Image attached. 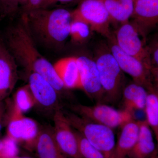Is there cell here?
I'll use <instances>...</instances> for the list:
<instances>
[{
    "mask_svg": "<svg viewBox=\"0 0 158 158\" xmlns=\"http://www.w3.org/2000/svg\"><path fill=\"white\" fill-rule=\"evenodd\" d=\"M2 39L16 63L27 73H36L46 80L60 93L65 89L53 65L40 53L25 19L20 15L17 23L9 26Z\"/></svg>",
    "mask_w": 158,
    "mask_h": 158,
    "instance_id": "obj_1",
    "label": "cell"
},
{
    "mask_svg": "<svg viewBox=\"0 0 158 158\" xmlns=\"http://www.w3.org/2000/svg\"><path fill=\"white\" fill-rule=\"evenodd\" d=\"M34 40L50 48L61 47L69 37L71 13L67 9L38 8L22 15Z\"/></svg>",
    "mask_w": 158,
    "mask_h": 158,
    "instance_id": "obj_2",
    "label": "cell"
},
{
    "mask_svg": "<svg viewBox=\"0 0 158 158\" xmlns=\"http://www.w3.org/2000/svg\"><path fill=\"white\" fill-rule=\"evenodd\" d=\"M71 126L106 158H110L115 147V137L113 129L79 116L75 113H64Z\"/></svg>",
    "mask_w": 158,
    "mask_h": 158,
    "instance_id": "obj_3",
    "label": "cell"
},
{
    "mask_svg": "<svg viewBox=\"0 0 158 158\" xmlns=\"http://www.w3.org/2000/svg\"><path fill=\"white\" fill-rule=\"evenodd\" d=\"M95 62L106 98L110 101L117 100L120 97L124 88L123 72L110 49L103 48L99 51Z\"/></svg>",
    "mask_w": 158,
    "mask_h": 158,
    "instance_id": "obj_4",
    "label": "cell"
},
{
    "mask_svg": "<svg viewBox=\"0 0 158 158\" xmlns=\"http://www.w3.org/2000/svg\"><path fill=\"white\" fill-rule=\"evenodd\" d=\"M72 20L88 24L91 31L110 38V14L102 0H81L76 9L71 12Z\"/></svg>",
    "mask_w": 158,
    "mask_h": 158,
    "instance_id": "obj_5",
    "label": "cell"
},
{
    "mask_svg": "<svg viewBox=\"0 0 158 158\" xmlns=\"http://www.w3.org/2000/svg\"><path fill=\"white\" fill-rule=\"evenodd\" d=\"M72 110L79 116L113 129L134 120L133 113L127 110H117L105 104L93 106L73 105Z\"/></svg>",
    "mask_w": 158,
    "mask_h": 158,
    "instance_id": "obj_6",
    "label": "cell"
},
{
    "mask_svg": "<svg viewBox=\"0 0 158 158\" xmlns=\"http://www.w3.org/2000/svg\"><path fill=\"white\" fill-rule=\"evenodd\" d=\"M143 33L135 24L128 22L122 24L114 37L117 45L123 52L141 61L152 72L148 47L144 45Z\"/></svg>",
    "mask_w": 158,
    "mask_h": 158,
    "instance_id": "obj_7",
    "label": "cell"
},
{
    "mask_svg": "<svg viewBox=\"0 0 158 158\" xmlns=\"http://www.w3.org/2000/svg\"><path fill=\"white\" fill-rule=\"evenodd\" d=\"M6 136L17 143L23 144L29 150H34L40 128L34 119L26 117L17 110L10 111L6 116Z\"/></svg>",
    "mask_w": 158,
    "mask_h": 158,
    "instance_id": "obj_8",
    "label": "cell"
},
{
    "mask_svg": "<svg viewBox=\"0 0 158 158\" xmlns=\"http://www.w3.org/2000/svg\"><path fill=\"white\" fill-rule=\"evenodd\" d=\"M109 39L110 52L122 71L129 75L134 83L150 91L154 90L152 83L151 69L138 59L123 52L116 44L115 37L111 36Z\"/></svg>",
    "mask_w": 158,
    "mask_h": 158,
    "instance_id": "obj_9",
    "label": "cell"
},
{
    "mask_svg": "<svg viewBox=\"0 0 158 158\" xmlns=\"http://www.w3.org/2000/svg\"><path fill=\"white\" fill-rule=\"evenodd\" d=\"M53 120L54 138L62 152L68 158H82L74 130L61 109L54 113Z\"/></svg>",
    "mask_w": 158,
    "mask_h": 158,
    "instance_id": "obj_10",
    "label": "cell"
},
{
    "mask_svg": "<svg viewBox=\"0 0 158 158\" xmlns=\"http://www.w3.org/2000/svg\"><path fill=\"white\" fill-rule=\"evenodd\" d=\"M27 85L34 96L35 106L42 110L54 111V113L61 109L59 93L41 76L36 73H29Z\"/></svg>",
    "mask_w": 158,
    "mask_h": 158,
    "instance_id": "obj_11",
    "label": "cell"
},
{
    "mask_svg": "<svg viewBox=\"0 0 158 158\" xmlns=\"http://www.w3.org/2000/svg\"><path fill=\"white\" fill-rule=\"evenodd\" d=\"M82 89L94 99L100 101L105 93L102 88L96 62L88 57H77Z\"/></svg>",
    "mask_w": 158,
    "mask_h": 158,
    "instance_id": "obj_12",
    "label": "cell"
},
{
    "mask_svg": "<svg viewBox=\"0 0 158 158\" xmlns=\"http://www.w3.org/2000/svg\"><path fill=\"white\" fill-rule=\"evenodd\" d=\"M18 79V65L2 40L0 42V102L5 100L14 89Z\"/></svg>",
    "mask_w": 158,
    "mask_h": 158,
    "instance_id": "obj_13",
    "label": "cell"
},
{
    "mask_svg": "<svg viewBox=\"0 0 158 158\" xmlns=\"http://www.w3.org/2000/svg\"><path fill=\"white\" fill-rule=\"evenodd\" d=\"M131 17L143 33L154 27L158 21V0H135Z\"/></svg>",
    "mask_w": 158,
    "mask_h": 158,
    "instance_id": "obj_14",
    "label": "cell"
},
{
    "mask_svg": "<svg viewBox=\"0 0 158 158\" xmlns=\"http://www.w3.org/2000/svg\"><path fill=\"white\" fill-rule=\"evenodd\" d=\"M53 66L65 89H82L77 57L62 58L58 60Z\"/></svg>",
    "mask_w": 158,
    "mask_h": 158,
    "instance_id": "obj_15",
    "label": "cell"
},
{
    "mask_svg": "<svg viewBox=\"0 0 158 158\" xmlns=\"http://www.w3.org/2000/svg\"><path fill=\"white\" fill-rule=\"evenodd\" d=\"M139 132L138 140L129 153L128 158H154L157 154L152 131L146 120L138 121Z\"/></svg>",
    "mask_w": 158,
    "mask_h": 158,
    "instance_id": "obj_16",
    "label": "cell"
},
{
    "mask_svg": "<svg viewBox=\"0 0 158 158\" xmlns=\"http://www.w3.org/2000/svg\"><path fill=\"white\" fill-rule=\"evenodd\" d=\"M121 132L110 158H126L135 144L139 132L138 121L129 122L122 127Z\"/></svg>",
    "mask_w": 158,
    "mask_h": 158,
    "instance_id": "obj_17",
    "label": "cell"
},
{
    "mask_svg": "<svg viewBox=\"0 0 158 158\" xmlns=\"http://www.w3.org/2000/svg\"><path fill=\"white\" fill-rule=\"evenodd\" d=\"M34 149L39 158H68L56 142L52 127L40 128Z\"/></svg>",
    "mask_w": 158,
    "mask_h": 158,
    "instance_id": "obj_18",
    "label": "cell"
},
{
    "mask_svg": "<svg viewBox=\"0 0 158 158\" xmlns=\"http://www.w3.org/2000/svg\"><path fill=\"white\" fill-rule=\"evenodd\" d=\"M148 92L141 85L132 83L123 90V102L125 110L133 113L136 110H144Z\"/></svg>",
    "mask_w": 158,
    "mask_h": 158,
    "instance_id": "obj_19",
    "label": "cell"
},
{
    "mask_svg": "<svg viewBox=\"0 0 158 158\" xmlns=\"http://www.w3.org/2000/svg\"><path fill=\"white\" fill-rule=\"evenodd\" d=\"M110 14L111 20L128 22L134 9L135 0H102Z\"/></svg>",
    "mask_w": 158,
    "mask_h": 158,
    "instance_id": "obj_20",
    "label": "cell"
},
{
    "mask_svg": "<svg viewBox=\"0 0 158 158\" xmlns=\"http://www.w3.org/2000/svg\"><path fill=\"white\" fill-rule=\"evenodd\" d=\"M146 122L158 140V96L154 90L148 93L144 108Z\"/></svg>",
    "mask_w": 158,
    "mask_h": 158,
    "instance_id": "obj_21",
    "label": "cell"
},
{
    "mask_svg": "<svg viewBox=\"0 0 158 158\" xmlns=\"http://www.w3.org/2000/svg\"><path fill=\"white\" fill-rule=\"evenodd\" d=\"M16 108L23 113H26L35 106V102L28 85L19 88L12 100Z\"/></svg>",
    "mask_w": 158,
    "mask_h": 158,
    "instance_id": "obj_22",
    "label": "cell"
},
{
    "mask_svg": "<svg viewBox=\"0 0 158 158\" xmlns=\"http://www.w3.org/2000/svg\"><path fill=\"white\" fill-rule=\"evenodd\" d=\"M90 31V27L85 23L79 21L72 20L69 37L72 42L81 44L89 38Z\"/></svg>",
    "mask_w": 158,
    "mask_h": 158,
    "instance_id": "obj_23",
    "label": "cell"
},
{
    "mask_svg": "<svg viewBox=\"0 0 158 158\" xmlns=\"http://www.w3.org/2000/svg\"><path fill=\"white\" fill-rule=\"evenodd\" d=\"M74 133L77 141L79 152L82 158H106L101 152L90 144L81 133L75 130Z\"/></svg>",
    "mask_w": 158,
    "mask_h": 158,
    "instance_id": "obj_24",
    "label": "cell"
},
{
    "mask_svg": "<svg viewBox=\"0 0 158 158\" xmlns=\"http://www.w3.org/2000/svg\"><path fill=\"white\" fill-rule=\"evenodd\" d=\"M20 0H0V19L12 18L18 14Z\"/></svg>",
    "mask_w": 158,
    "mask_h": 158,
    "instance_id": "obj_25",
    "label": "cell"
},
{
    "mask_svg": "<svg viewBox=\"0 0 158 158\" xmlns=\"http://www.w3.org/2000/svg\"><path fill=\"white\" fill-rule=\"evenodd\" d=\"M2 141L3 147L0 152V157L10 158L17 156L19 150L17 142L7 136L3 138Z\"/></svg>",
    "mask_w": 158,
    "mask_h": 158,
    "instance_id": "obj_26",
    "label": "cell"
},
{
    "mask_svg": "<svg viewBox=\"0 0 158 158\" xmlns=\"http://www.w3.org/2000/svg\"><path fill=\"white\" fill-rule=\"evenodd\" d=\"M42 0H20L18 14L20 15L39 8Z\"/></svg>",
    "mask_w": 158,
    "mask_h": 158,
    "instance_id": "obj_27",
    "label": "cell"
},
{
    "mask_svg": "<svg viewBox=\"0 0 158 158\" xmlns=\"http://www.w3.org/2000/svg\"><path fill=\"white\" fill-rule=\"evenodd\" d=\"M150 63L152 73L155 77H158V48L157 42L151 48H148Z\"/></svg>",
    "mask_w": 158,
    "mask_h": 158,
    "instance_id": "obj_28",
    "label": "cell"
},
{
    "mask_svg": "<svg viewBox=\"0 0 158 158\" xmlns=\"http://www.w3.org/2000/svg\"><path fill=\"white\" fill-rule=\"evenodd\" d=\"M75 0H42L39 8L41 9H50L51 7L56 5L58 3L64 4L71 2Z\"/></svg>",
    "mask_w": 158,
    "mask_h": 158,
    "instance_id": "obj_29",
    "label": "cell"
},
{
    "mask_svg": "<svg viewBox=\"0 0 158 158\" xmlns=\"http://www.w3.org/2000/svg\"><path fill=\"white\" fill-rule=\"evenodd\" d=\"M6 105L5 100L0 102V131L2 127L5 126L6 119Z\"/></svg>",
    "mask_w": 158,
    "mask_h": 158,
    "instance_id": "obj_30",
    "label": "cell"
},
{
    "mask_svg": "<svg viewBox=\"0 0 158 158\" xmlns=\"http://www.w3.org/2000/svg\"><path fill=\"white\" fill-rule=\"evenodd\" d=\"M0 158H33L31 157H27V156H15L12 157L10 158H2L0 157Z\"/></svg>",
    "mask_w": 158,
    "mask_h": 158,
    "instance_id": "obj_31",
    "label": "cell"
},
{
    "mask_svg": "<svg viewBox=\"0 0 158 158\" xmlns=\"http://www.w3.org/2000/svg\"><path fill=\"white\" fill-rule=\"evenodd\" d=\"M3 145V144L2 139H1V138H0V152H1L2 148Z\"/></svg>",
    "mask_w": 158,
    "mask_h": 158,
    "instance_id": "obj_32",
    "label": "cell"
},
{
    "mask_svg": "<svg viewBox=\"0 0 158 158\" xmlns=\"http://www.w3.org/2000/svg\"><path fill=\"white\" fill-rule=\"evenodd\" d=\"M1 40H2V36H1V34H0V42H1Z\"/></svg>",
    "mask_w": 158,
    "mask_h": 158,
    "instance_id": "obj_33",
    "label": "cell"
},
{
    "mask_svg": "<svg viewBox=\"0 0 158 158\" xmlns=\"http://www.w3.org/2000/svg\"><path fill=\"white\" fill-rule=\"evenodd\" d=\"M154 158H158V156L157 155Z\"/></svg>",
    "mask_w": 158,
    "mask_h": 158,
    "instance_id": "obj_34",
    "label": "cell"
},
{
    "mask_svg": "<svg viewBox=\"0 0 158 158\" xmlns=\"http://www.w3.org/2000/svg\"><path fill=\"white\" fill-rule=\"evenodd\" d=\"M126 158H127V157H126Z\"/></svg>",
    "mask_w": 158,
    "mask_h": 158,
    "instance_id": "obj_35",
    "label": "cell"
}]
</instances>
